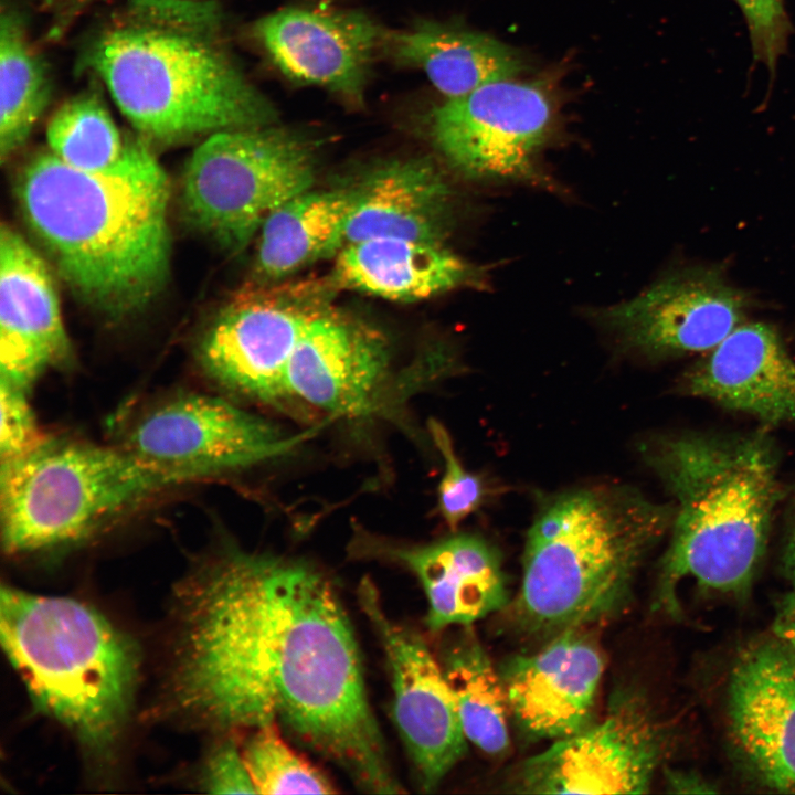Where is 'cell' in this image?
Returning a JSON list of instances; mask_svg holds the SVG:
<instances>
[{"instance_id":"1","label":"cell","mask_w":795,"mask_h":795,"mask_svg":"<svg viewBox=\"0 0 795 795\" xmlns=\"http://www.w3.org/2000/svg\"><path fill=\"white\" fill-rule=\"evenodd\" d=\"M172 695L218 729L283 723L367 792L395 778L332 582L301 561L225 551L180 591Z\"/></svg>"},{"instance_id":"2","label":"cell","mask_w":795,"mask_h":795,"mask_svg":"<svg viewBox=\"0 0 795 795\" xmlns=\"http://www.w3.org/2000/svg\"><path fill=\"white\" fill-rule=\"evenodd\" d=\"M14 188L29 227L92 309L123 319L163 288L170 186L145 139L127 140L120 158L99 171L39 152L23 165Z\"/></svg>"},{"instance_id":"3","label":"cell","mask_w":795,"mask_h":795,"mask_svg":"<svg viewBox=\"0 0 795 795\" xmlns=\"http://www.w3.org/2000/svg\"><path fill=\"white\" fill-rule=\"evenodd\" d=\"M80 62L148 142L178 144L277 118L229 54L209 1L132 0L92 36Z\"/></svg>"},{"instance_id":"4","label":"cell","mask_w":795,"mask_h":795,"mask_svg":"<svg viewBox=\"0 0 795 795\" xmlns=\"http://www.w3.org/2000/svg\"><path fill=\"white\" fill-rule=\"evenodd\" d=\"M640 453L675 507L658 602L672 610L685 580L706 592L748 594L784 495L775 442L763 431L686 432L647 441Z\"/></svg>"},{"instance_id":"5","label":"cell","mask_w":795,"mask_h":795,"mask_svg":"<svg viewBox=\"0 0 795 795\" xmlns=\"http://www.w3.org/2000/svg\"><path fill=\"white\" fill-rule=\"evenodd\" d=\"M674 504L636 488L600 485L565 491L538 511L527 534L518 627L553 636L617 613L646 553L670 530Z\"/></svg>"},{"instance_id":"6","label":"cell","mask_w":795,"mask_h":795,"mask_svg":"<svg viewBox=\"0 0 795 795\" xmlns=\"http://www.w3.org/2000/svg\"><path fill=\"white\" fill-rule=\"evenodd\" d=\"M1 644L35 707L81 745L107 754L131 707L139 658L131 639L88 605L2 586Z\"/></svg>"},{"instance_id":"7","label":"cell","mask_w":795,"mask_h":795,"mask_svg":"<svg viewBox=\"0 0 795 795\" xmlns=\"http://www.w3.org/2000/svg\"><path fill=\"white\" fill-rule=\"evenodd\" d=\"M182 483L120 445L45 435L1 462L2 547L20 554L78 542Z\"/></svg>"},{"instance_id":"8","label":"cell","mask_w":795,"mask_h":795,"mask_svg":"<svg viewBox=\"0 0 795 795\" xmlns=\"http://www.w3.org/2000/svg\"><path fill=\"white\" fill-rule=\"evenodd\" d=\"M316 150L304 136L269 126L214 132L190 157L181 201L187 220L239 252L265 219L310 189Z\"/></svg>"},{"instance_id":"9","label":"cell","mask_w":795,"mask_h":795,"mask_svg":"<svg viewBox=\"0 0 795 795\" xmlns=\"http://www.w3.org/2000/svg\"><path fill=\"white\" fill-rule=\"evenodd\" d=\"M310 433L292 435L222 398L184 393L145 411L120 446L188 483L284 456Z\"/></svg>"},{"instance_id":"10","label":"cell","mask_w":795,"mask_h":795,"mask_svg":"<svg viewBox=\"0 0 795 795\" xmlns=\"http://www.w3.org/2000/svg\"><path fill=\"white\" fill-rule=\"evenodd\" d=\"M551 123L541 88L510 80L447 98L428 116L433 144L460 173L486 181H533Z\"/></svg>"},{"instance_id":"11","label":"cell","mask_w":795,"mask_h":795,"mask_svg":"<svg viewBox=\"0 0 795 795\" xmlns=\"http://www.w3.org/2000/svg\"><path fill=\"white\" fill-rule=\"evenodd\" d=\"M358 600L384 651L400 736L421 787L432 792L467 748L453 691L422 637L384 612L370 579L359 584Z\"/></svg>"},{"instance_id":"12","label":"cell","mask_w":795,"mask_h":795,"mask_svg":"<svg viewBox=\"0 0 795 795\" xmlns=\"http://www.w3.org/2000/svg\"><path fill=\"white\" fill-rule=\"evenodd\" d=\"M662 753L660 725L643 699L628 695L601 722L527 760L515 786L531 794H644Z\"/></svg>"},{"instance_id":"13","label":"cell","mask_w":795,"mask_h":795,"mask_svg":"<svg viewBox=\"0 0 795 795\" xmlns=\"http://www.w3.org/2000/svg\"><path fill=\"white\" fill-rule=\"evenodd\" d=\"M325 309L297 292L241 290L202 333L198 360L204 372L229 391L278 403L289 398L286 371L297 341Z\"/></svg>"},{"instance_id":"14","label":"cell","mask_w":795,"mask_h":795,"mask_svg":"<svg viewBox=\"0 0 795 795\" xmlns=\"http://www.w3.org/2000/svg\"><path fill=\"white\" fill-rule=\"evenodd\" d=\"M749 298L716 267L661 277L595 318L622 346L650 359L709 352L744 322Z\"/></svg>"},{"instance_id":"15","label":"cell","mask_w":795,"mask_h":795,"mask_svg":"<svg viewBox=\"0 0 795 795\" xmlns=\"http://www.w3.org/2000/svg\"><path fill=\"white\" fill-rule=\"evenodd\" d=\"M385 29L361 11L289 7L259 19L253 35L289 80L326 88L361 106Z\"/></svg>"},{"instance_id":"16","label":"cell","mask_w":795,"mask_h":795,"mask_svg":"<svg viewBox=\"0 0 795 795\" xmlns=\"http://www.w3.org/2000/svg\"><path fill=\"white\" fill-rule=\"evenodd\" d=\"M727 687L731 739L768 788L795 793V660L775 638L736 656Z\"/></svg>"},{"instance_id":"17","label":"cell","mask_w":795,"mask_h":795,"mask_svg":"<svg viewBox=\"0 0 795 795\" xmlns=\"http://www.w3.org/2000/svg\"><path fill=\"white\" fill-rule=\"evenodd\" d=\"M72 350L44 258L9 224L0 229V379L30 391Z\"/></svg>"},{"instance_id":"18","label":"cell","mask_w":795,"mask_h":795,"mask_svg":"<svg viewBox=\"0 0 795 795\" xmlns=\"http://www.w3.org/2000/svg\"><path fill=\"white\" fill-rule=\"evenodd\" d=\"M600 647L583 627L564 630L538 653L512 658L501 671L510 714L531 739L559 740L591 722L604 672Z\"/></svg>"},{"instance_id":"19","label":"cell","mask_w":795,"mask_h":795,"mask_svg":"<svg viewBox=\"0 0 795 795\" xmlns=\"http://www.w3.org/2000/svg\"><path fill=\"white\" fill-rule=\"evenodd\" d=\"M680 389L767 427L795 428V361L768 324H741L689 368Z\"/></svg>"},{"instance_id":"20","label":"cell","mask_w":795,"mask_h":795,"mask_svg":"<svg viewBox=\"0 0 795 795\" xmlns=\"http://www.w3.org/2000/svg\"><path fill=\"white\" fill-rule=\"evenodd\" d=\"M388 368V346L378 331L325 309L297 341L286 388L289 398L335 416H358L371 409Z\"/></svg>"},{"instance_id":"21","label":"cell","mask_w":795,"mask_h":795,"mask_svg":"<svg viewBox=\"0 0 795 795\" xmlns=\"http://www.w3.org/2000/svg\"><path fill=\"white\" fill-rule=\"evenodd\" d=\"M365 550L415 575L426 595L425 622L433 632L469 627L509 603L501 555L476 534L457 533L416 545L368 544Z\"/></svg>"},{"instance_id":"22","label":"cell","mask_w":795,"mask_h":795,"mask_svg":"<svg viewBox=\"0 0 795 795\" xmlns=\"http://www.w3.org/2000/svg\"><path fill=\"white\" fill-rule=\"evenodd\" d=\"M341 287L395 301L428 299L485 284V268L470 264L444 243L374 237L346 244L332 272Z\"/></svg>"},{"instance_id":"23","label":"cell","mask_w":795,"mask_h":795,"mask_svg":"<svg viewBox=\"0 0 795 795\" xmlns=\"http://www.w3.org/2000/svg\"><path fill=\"white\" fill-rule=\"evenodd\" d=\"M452 203L446 180L431 162L386 163L354 189L344 245L374 237L443 243L453 221Z\"/></svg>"},{"instance_id":"24","label":"cell","mask_w":795,"mask_h":795,"mask_svg":"<svg viewBox=\"0 0 795 795\" xmlns=\"http://www.w3.org/2000/svg\"><path fill=\"white\" fill-rule=\"evenodd\" d=\"M383 53L399 65L423 71L447 98L511 80L522 70L519 55L496 39L428 20L388 30Z\"/></svg>"},{"instance_id":"25","label":"cell","mask_w":795,"mask_h":795,"mask_svg":"<svg viewBox=\"0 0 795 795\" xmlns=\"http://www.w3.org/2000/svg\"><path fill=\"white\" fill-rule=\"evenodd\" d=\"M353 203L354 190L309 189L278 206L259 229L258 273L278 279L338 253Z\"/></svg>"},{"instance_id":"26","label":"cell","mask_w":795,"mask_h":795,"mask_svg":"<svg viewBox=\"0 0 795 795\" xmlns=\"http://www.w3.org/2000/svg\"><path fill=\"white\" fill-rule=\"evenodd\" d=\"M441 665L467 741L485 753H504L509 745L508 699L501 675L483 646L465 630L446 646Z\"/></svg>"},{"instance_id":"27","label":"cell","mask_w":795,"mask_h":795,"mask_svg":"<svg viewBox=\"0 0 795 795\" xmlns=\"http://www.w3.org/2000/svg\"><path fill=\"white\" fill-rule=\"evenodd\" d=\"M45 62L29 41L20 13L0 14V159L4 163L25 144L51 99Z\"/></svg>"},{"instance_id":"28","label":"cell","mask_w":795,"mask_h":795,"mask_svg":"<svg viewBox=\"0 0 795 795\" xmlns=\"http://www.w3.org/2000/svg\"><path fill=\"white\" fill-rule=\"evenodd\" d=\"M46 140L63 162L84 171L112 166L126 146L97 89H85L64 102L47 123Z\"/></svg>"},{"instance_id":"29","label":"cell","mask_w":795,"mask_h":795,"mask_svg":"<svg viewBox=\"0 0 795 795\" xmlns=\"http://www.w3.org/2000/svg\"><path fill=\"white\" fill-rule=\"evenodd\" d=\"M256 794H333L332 783L282 738L277 723L255 729L242 751Z\"/></svg>"},{"instance_id":"30","label":"cell","mask_w":795,"mask_h":795,"mask_svg":"<svg viewBox=\"0 0 795 795\" xmlns=\"http://www.w3.org/2000/svg\"><path fill=\"white\" fill-rule=\"evenodd\" d=\"M427 426L444 462L438 485L439 512L451 530L455 531L460 522L484 502L485 485L480 477L468 471L462 464L446 427L435 418H431Z\"/></svg>"},{"instance_id":"31","label":"cell","mask_w":795,"mask_h":795,"mask_svg":"<svg viewBox=\"0 0 795 795\" xmlns=\"http://www.w3.org/2000/svg\"><path fill=\"white\" fill-rule=\"evenodd\" d=\"M734 1L745 18L754 60L763 63L773 77L792 32L784 0Z\"/></svg>"},{"instance_id":"32","label":"cell","mask_w":795,"mask_h":795,"mask_svg":"<svg viewBox=\"0 0 795 795\" xmlns=\"http://www.w3.org/2000/svg\"><path fill=\"white\" fill-rule=\"evenodd\" d=\"M26 390L0 379V459L18 457L45 435L38 427Z\"/></svg>"},{"instance_id":"33","label":"cell","mask_w":795,"mask_h":795,"mask_svg":"<svg viewBox=\"0 0 795 795\" xmlns=\"http://www.w3.org/2000/svg\"><path fill=\"white\" fill-rule=\"evenodd\" d=\"M203 785L213 794H255L242 751L233 741L221 744L206 764Z\"/></svg>"},{"instance_id":"34","label":"cell","mask_w":795,"mask_h":795,"mask_svg":"<svg viewBox=\"0 0 795 795\" xmlns=\"http://www.w3.org/2000/svg\"><path fill=\"white\" fill-rule=\"evenodd\" d=\"M772 632L795 660V590L777 602Z\"/></svg>"},{"instance_id":"35","label":"cell","mask_w":795,"mask_h":795,"mask_svg":"<svg viewBox=\"0 0 795 795\" xmlns=\"http://www.w3.org/2000/svg\"><path fill=\"white\" fill-rule=\"evenodd\" d=\"M99 0H55L53 21L47 38L55 40L92 4Z\"/></svg>"},{"instance_id":"36","label":"cell","mask_w":795,"mask_h":795,"mask_svg":"<svg viewBox=\"0 0 795 795\" xmlns=\"http://www.w3.org/2000/svg\"><path fill=\"white\" fill-rule=\"evenodd\" d=\"M668 786L674 793L703 794L714 793L716 788L707 780L691 772L670 771L667 776Z\"/></svg>"},{"instance_id":"37","label":"cell","mask_w":795,"mask_h":795,"mask_svg":"<svg viewBox=\"0 0 795 795\" xmlns=\"http://www.w3.org/2000/svg\"><path fill=\"white\" fill-rule=\"evenodd\" d=\"M782 568L786 579L792 583L795 590V500L792 508L784 551L782 555Z\"/></svg>"}]
</instances>
